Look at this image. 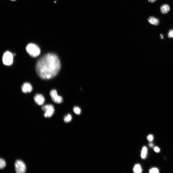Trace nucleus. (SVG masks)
Masks as SVG:
<instances>
[{"instance_id":"20e7f679","label":"nucleus","mask_w":173,"mask_h":173,"mask_svg":"<svg viewBox=\"0 0 173 173\" xmlns=\"http://www.w3.org/2000/svg\"><path fill=\"white\" fill-rule=\"evenodd\" d=\"M42 110L45 113L44 116L45 118H49L53 115L55 112V109L53 106L51 105H47L43 106Z\"/></svg>"},{"instance_id":"412c9836","label":"nucleus","mask_w":173,"mask_h":173,"mask_svg":"<svg viewBox=\"0 0 173 173\" xmlns=\"http://www.w3.org/2000/svg\"><path fill=\"white\" fill-rule=\"evenodd\" d=\"M149 146L150 147L152 148L153 147L154 145L153 143H150L149 144Z\"/></svg>"},{"instance_id":"6ab92c4d","label":"nucleus","mask_w":173,"mask_h":173,"mask_svg":"<svg viewBox=\"0 0 173 173\" xmlns=\"http://www.w3.org/2000/svg\"><path fill=\"white\" fill-rule=\"evenodd\" d=\"M154 150L156 152L158 153L160 151V149L158 147H155L154 148Z\"/></svg>"},{"instance_id":"1a4fd4ad","label":"nucleus","mask_w":173,"mask_h":173,"mask_svg":"<svg viewBox=\"0 0 173 173\" xmlns=\"http://www.w3.org/2000/svg\"><path fill=\"white\" fill-rule=\"evenodd\" d=\"M148 21L150 23L155 26L158 25L159 23V21L158 19L152 16L150 17Z\"/></svg>"},{"instance_id":"ddd939ff","label":"nucleus","mask_w":173,"mask_h":173,"mask_svg":"<svg viewBox=\"0 0 173 173\" xmlns=\"http://www.w3.org/2000/svg\"><path fill=\"white\" fill-rule=\"evenodd\" d=\"M72 118L71 115L70 114H68L64 118V121L66 123H68L70 122L72 119Z\"/></svg>"},{"instance_id":"6e6552de","label":"nucleus","mask_w":173,"mask_h":173,"mask_svg":"<svg viewBox=\"0 0 173 173\" xmlns=\"http://www.w3.org/2000/svg\"><path fill=\"white\" fill-rule=\"evenodd\" d=\"M21 90L24 93H29L32 90V87L31 84L28 82L24 83L22 86Z\"/></svg>"},{"instance_id":"f257e3e1","label":"nucleus","mask_w":173,"mask_h":173,"mask_svg":"<svg viewBox=\"0 0 173 173\" xmlns=\"http://www.w3.org/2000/svg\"><path fill=\"white\" fill-rule=\"evenodd\" d=\"M61 68V63L58 57L51 53L47 54L41 58L36 65V73L41 79H50L55 77Z\"/></svg>"},{"instance_id":"9d476101","label":"nucleus","mask_w":173,"mask_h":173,"mask_svg":"<svg viewBox=\"0 0 173 173\" xmlns=\"http://www.w3.org/2000/svg\"><path fill=\"white\" fill-rule=\"evenodd\" d=\"M160 9L161 13L163 14H165L167 13L170 11V8L168 5L164 4L161 6Z\"/></svg>"},{"instance_id":"f3484780","label":"nucleus","mask_w":173,"mask_h":173,"mask_svg":"<svg viewBox=\"0 0 173 173\" xmlns=\"http://www.w3.org/2000/svg\"><path fill=\"white\" fill-rule=\"evenodd\" d=\"M147 139L150 142H151L154 140V137L152 134L149 135L147 137Z\"/></svg>"},{"instance_id":"f03ea898","label":"nucleus","mask_w":173,"mask_h":173,"mask_svg":"<svg viewBox=\"0 0 173 173\" xmlns=\"http://www.w3.org/2000/svg\"><path fill=\"white\" fill-rule=\"evenodd\" d=\"M27 52L32 57H36L38 56L41 53L40 49L36 45L33 44H28L26 47Z\"/></svg>"},{"instance_id":"0eeeda50","label":"nucleus","mask_w":173,"mask_h":173,"mask_svg":"<svg viewBox=\"0 0 173 173\" xmlns=\"http://www.w3.org/2000/svg\"><path fill=\"white\" fill-rule=\"evenodd\" d=\"M34 99L36 103L39 105H43L45 102V98L41 94H36L34 96Z\"/></svg>"},{"instance_id":"39448f33","label":"nucleus","mask_w":173,"mask_h":173,"mask_svg":"<svg viewBox=\"0 0 173 173\" xmlns=\"http://www.w3.org/2000/svg\"><path fill=\"white\" fill-rule=\"evenodd\" d=\"M15 170L17 173H24L26 171V166L22 160H17L15 164Z\"/></svg>"},{"instance_id":"4468645a","label":"nucleus","mask_w":173,"mask_h":173,"mask_svg":"<svg viewBox=\"0 0 173 173\" xmlns=\"http://www.w3.org/2000/svg\"><path fill=\"white\" fill-rule=\"evenodd\" d=\"M6 165L5 160L1 158L0 159V168L1 169L4 168L5 167Z\"/></svg>"},{"instance_id":"4be33fe9","label":"nucleus","mask_w":173,"mask_h":173,"mask_svg":"<svg viewBox=\"0 0 173 173\" xmlns=\"http://www.w3.org/2000/svg\"><path fill=\"white\" fill-rule=\"evenodd\" d=\"M160 36H161V38L162 39H163V38H163V36L162 34H161Z\"/></svg>"},{"instance_id":"aec40b11","label":"nucleus","mask_w":173,"mask_h":173,"mask_svg":"<svg viewBox=\"0 0 173 173\" xmlns=\"http://www.w3.org/2000/svg\"><path fill=\"white\" fill-rule=\"evenodd\" d=\"M157 0H148V1L150 3H153L155 2Z\"/></svg>"},{"instance_id":"a211bd4d","label":"nucleus","mask_w":173,"mask_h":173,"mask_svg":"<svg viewBox=\"0 0 173 173\" xmlns=\"http://www.w3.org/2000/svg\"><path fill=\"white\" fill-rule=\"evenodd\" d=\"M168 37L170 38H173V30H171L168 33Z\"/></svg>"},{"instance_id":"5701e85b","label":"nucleus","mask_w":173,"mask_h":173,"mask_svg":"<svg viewBox=\"0 0 173 173\" xmlns=\"http://www.w3.org/2000/svg\"><path fill=\"white\" fill-rule=\"evenodd\" d=\"M11 1H14L15 0H11Z\"/></svg>"},{"instance_id":"423d86ee","label":"nucleus","mask_w":173,"mask_h":173,"mask_svg":"<svg viewBox=\"0 0 173 173\" xmlns=\"http://www.w3.org/2000/svg\"><path fill=\"white\" fill-rule=\"evenodd\" d=\"M50 94L52 100L55 103L57 104H60L63 102V98L61 96L58 95L56 90L54 89L51 90L50 92Z\"/></svg>"},{"instance_id":"7ed1b4c3","label":"nucleus","mask_w":173,"mask_h":173,"mask_svg":"<svg viewBox=\"0 0 173 173\" xmlns=\"http://www.w3.org/2000/svg\"><path fill=\"white\" fill-rule=\"evenodd\" d=\"M3 62L5 65L9 66L13 63V55L10 52L7 51L4 54L2 58Z\"/></svg>"},{"instance_id":"9b49d317","label":"nucleus","mask_w":173,"mask_h":173,"mask_svg":"<svg viewBox=\"0 0 173 173\" xmlns=\"http://www.w3.org/2000/svg\"><path fill=\"white\" fill-rule=\"evenodd\" d=\"M133 171L134 173H140L142 172V170L141 165L139 164H137L134 166Z\"/></svg>"},{"instance_id":"f8f14e48","label":"nucleus","mask_w":173,"mask_h":173,"mask_svg":"<svg viewBox=\"0 0 173 173\" xmlns=\"http://www.w3.org/2000/svg\"><path fill=\"white\" fill-rule=\"evenodd\" d=\"M147 152V148L144 146L142 148V150L141 151V158L143 159L146 158Z\"/></svg>"},{"instance_id":"2eb2a0df","label":"nucleus","mask_w":173,"mask_h":173,"mask_svg":"<svg viewBox=\"0 0 173 173\" xmlns=\"http://www.w3.org/2000/svg\"><path fill=\"white\" fill-rule=\"evenodd\" d=\"M73 111L77 115L80 114L81 112V110L80 108L77 107H74Z\"/></svg>"},{"instance_id":"dca6fc26","label":"nucleus","mask_w":173,"mask_h":173,"mask_svg":"<svg viewBox=\"0 0 173 173\" xmlns=\"http://www.w3.org/2000/svg\"><path fill=\"white\" fill-rule=\"evenodd\" d=\"M149 172L150 173H158L159 172V171L157 168H153L150 170Z\"/></svg>"}]
</instances>
